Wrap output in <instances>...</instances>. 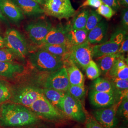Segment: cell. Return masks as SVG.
Instances as JSON below:
<instances>
[{
	"mask_svg": "<svg viewBox=\"0 0 128 128\" xmlns=\"http://www.w3.org/2000/svg\"><path fill=\"white\" fill-rule=\"evenodd\" d=\"M16 56L8 48H0V61L12 62Z\"/></svg>",
	"mask_w": 128,
	"mask_h": 128,
	"instance_id": "836d02e7",
	"label": "cell"
},
{
	"mask_svg": "<svg viewBox=\"0 0 128 128\" xmlns=\"http://www.w3.org/2000/svg\"><path fill=\"white\" fill-rule=\"evenodd\" d=\"M42 90L33 87H23L14 96L15 104L29 107L32 104L43 95Z\"/></svg>",
	"mask_w": 128,
	"mask_h": 128,
	"instance_id": "7c38bea8",
	"label": "cell"
},
{
	"mask_svg": "<svg viewBox=\"0 0 128 128\" xmlns=\"http://www.w3.org/2000/svg\"><path fill=\"white\" fill-rule=\"evenodd\" d=\"M43 9L44 14L59 20L69 19L76 12L70 0H46Z\"/></svg>",
	"mask_w": 128,
	"mask_h": 128,
	"instance_id": "277c9868",
	"label": "cell"
},
{
	"mask_svg": "<svg viewBox=\"0 0 128 128\" xmlns=\"http://www.w3.org/2000/svg\"><path fill=\"white\" fill-rule=\"evenodd\" d=\"M108 30V24L102 20L96 26L88 32L87 41L91 44L96 45L105 42Z\"/></svg>",
	"mask_w": 128,
	"mask_h": 128,
	"instance_id": "2e32d148",
	"label": "cell"
},
{
	"mask_svg": "<svg viewBox=\"0 0 128 128\" xmlns=\"http://www.w3.org/2000/svg\"><path fill=\"white\" fill-rule=\"evenodd\" d=\"M18 6L23 14L28 16H37L44 14L40 5L33 0H12Z\"/></svg>",
	"mask_w": 128,
	"mask_h": 128,
	"instance_id": "e0dca14e",
	"label": "cell"
},
{
	"mask_svg": "<svg viewBox=\"0 0 128 128\" xmlns=\"http://www.w3.org/2000/svg\"><path fill=\"white\" fill-rule=\"evenodd\" d=\"M52 27L50 20L40 19L28 24L25 30L30 40L34 44L40 46Z\"/></svg>",
	"mask_w": 128,
	"mask_h": 128,
	"instance_id": "52a82bcc",
	"label": "cell"
},
{
	"mask_svg": "<svg viewBox=\"0 0 128 128\" xmlns=\"http://www.w3.org/2000/svg\"><path fill=\"white\" fill-rule=\"evenodd\" d=\"M96 12L101 16L104 17L107 20H110L115 14V12L110 6L103 3L97 8Z\"/></svg>",
	"mask_w": 128,
	"mask_h": 128,
	"instance_id": "f546056e",
	"label": "cell"
},
{
	"mask_svg": "<svg viewBox=\"0 0 128 128\" xmlns=\"http://www.w3.org/2000/svg\"><path fill=\"white\" fill-rule=\"evenodd\" d=\"M60 110L70 118L80 122L86 120V115L79 100L72 96L68 91L61 101Z\"/></svg>",
	"mask_w": 128,
	"mask_h": 128,
	"instance_id": "8992f818",
	"label": "cell"
},
{
	"mask_svg": "<svg viewBox=\"0 0 128 128\" xmlns=\"http://www.w3.org/2000/svg\"><path fill=\"white\" fill-rule=\"evenodd\" d=\"M66 35L69 44L72 46L82 44L87 41L88 32L86 29H73L71 24L66 25Z\"/></svg>",
	"mask_w": 128,
	"mask_h": 128,
	"instance_id": "d6986e66",
	"label": "cell"
},
{
	"mask_svg": "<svg viewBox=\"0 0 128 128\" xmlns=\"http://www.w3.org/2000/svg\"><path fill=\"white\" fill-rule=\"evenodd\" d=\"M10 97L11 93L8 86L0 81V104L9 100Z\"/></svg>",
	"mask_w": 128,
	"mask_h": 128,
	"instance_id": "1f68e13d",
	"label": "cell"
},
{
	"mask_svg": "<svg viewBox=\"0 0 128 128\" xmlns=\"http://www.w3.org/2000/svg\"><path fill=\"white\" fill-rule=\"evenodd\" d=\"M119 2L120 6L128 7V0H119Z\"/></svg>",
	"mask_w": 128,
	"mask_h": 128,
	"instance_id": "ab89813d",
	"label": "cell"
},
{
	"mask_svg": "<svg viewBox=\"0 0 128 128\" xmlns=\"http://www.w3.org/2000/svg\"><path fill=\"white\" fill-rule=\"evenodd\" d=\"M0 20H6V18H5L4 16L3 15V14L1 12L0 10Z\"/></svg>",
	"mask_w": 128,
	"mask_h": 128,
	"instance_id": "7bdbcfd3",
	"label": "cell"
},
{
	"mask_svg": "<svg viewBox=\"0 0 128 128\" xmlns=\"http://www.w3.org/2000/svg\"><path fill=\"white\" fill-rule=\"evenodd\" d=\"M42 49L48 52L53 55L63 58L69 54L71 48L66 45L43 44L40 45Z\"/></svg>",
	"mask_w": 128,
	"mask_h": 128,
	"instance_id": "7402d4cb",
	"label": "cell"
},
{
	"mask_svg": "<svg viewBox=\"0 0 128 128\" xmlns=\"http://www.w3.org/2000/svg\"><path fill=\"white\" fill-rule=\"evenodd\" d=\"M68 92L74 98L80 101L86 95V89L84 86L70 84Z\"/></svg>",
	"mask_w": 128,
	"mask_h": 128,
	"instance_id": "f1b7e54d",
	"label": "cell"
},
{
	"mask_svg": "<svg viewBox=\"0 0 128 128\" xmlns=\"http://www.w3.org/2000/svg\"><path fill=\"white\" fill-rule=\"evenodd\" d=\"M89 11L87 9H83L74 16L72 24H71V27L73 29H85Z\"/></svg>",
	"mask_w": 128,
	"mask_h": 128,
	"instance_id": "d4e9b609",
	"label": "cell"
},
{
	"mask_svg": "<svg viewBox=\"0 0 128 128\" xmlns=\"http://www.w3.org/2000/svg\"><path fill=\"white\" fill-rule=\"evenodd\" d=\"M28 108L37 114L48 119L55 120L61 119L63 117L60 111L51 104L44 94L35 101Z\"/></svg>",
	"mask_w": 128,
	"mask_h": 128,
	"instance_id": "9c48e42d",
	"label": "cell"
},
{
	"mask_svg": "<svg viewBox=\"0 0 128 128\" xmlns=\"http://www.w3.org/2000/svg\"><path fill=\"white\" fill-rule=\"evenodd\" d=\"M87 78L94 80L99 78L101 74V71L96 62L92 60L85 69Z\"/></svg>",
	"mask_w": 128,
	"mask_h": 128,
	"instance_id": "83f0119b",
	"label": "cell"
},
{
	"mask_svg": "<svg viewBox=\"0 0 128 128\" xmlns=\"http://www.w3.org/2000/svg\"><path fill=\"white\" fill-rule=\"evenodd\" d=\"M0 10L5 16L15 23L24 19L22 10L12 0H0Z\"/></svg>",
	"mask_w": 128,
	"mask_h": 128,
	"instance_id": "9a60e30c",
	"label": "cell"
},
{
	"mask_svg": "<svg viewBox=\"0 0 128 128\" xmlns=\"http://www.w3.org/2000/svg\"><path fill=\"white\" fill-rule=\"evenodd\" d=\"M85 121L86 128H104L96 120V119L91 116H86Z\"/></svg>",
	"mask_w": 128,
	"mask_h": 128,
	"instance_id": "e575fe53",
	"label": "cell"
},
{
	"mask_svg": "<svg viewBox=\"0 0 128 128\" xmlns=\"http://www.w3.org/2000/svg\"><path fill=\"white\" fill-rule=\"evenodd\" d=\"M29 60L32 66L41 72L53 73L64 66L62 57L40 48L30 54Z\"/></svg>",
	"mask_w": 128,
	"mask_h": 128,
	"instance_id": "7a4b0ae2",
	"label": "cell"
},
{
	"mask_svg": "<svg viewBox=\"0 0 128 128\" xmlns=\"http://www.w3.org/2000/svg\"><path fill=\"white\" fill-rule=\"evenodd\" d=\"M112 78V84L119 94L122 95L123 98L124 97H128V79H121L117 78Z\"/></svg>",
	"mask_w": 128,
	"mask_h": 128,
	"instance_id": "484cf974",
	"label": "cell"
},
{
	"mask_svg": "<svg viewBox=\"0 0 128 128\" xmlns=\"http://www.w3.org/2000/svg\"><path fill=\"white\" fill-rule=\"evenodd\" d=\"M126 33L127 31L122 28L117 29L112 35L109 40L92 46V58H97L105 55L117 53L122 42L126 35Z\"/></svg>",
	"mask_w": 128,
	"mask_h": 128,
	"instance_id": "3957f363",
	"label": "cell"
},
{
	"mask_svg": "<svg viewBox=\"0 0 128 128\" xmlns=\"http://www.w3.org/2000/svg\"><path fill=\"white\" fill-rule=\"evenodd\" d=\"M70 84L66 68L64 67L52 73L47 78L45 87L60 91H68Z\"/></svg>",
	"mask_w": 128,
	"mask_h": 128,
	"instance_id": "8fae6325",
	"label": "cell"
},
{
	"mask_svg": "<svg viewBox=\"0 0 128 128\" xmlns=\"http://www.w3.org/2000/svg\"><path fill=\"white\" fill-rule=\"evenodd\" d=\"M102 20V16L98 14L96 11L93 10H90L85 29L88 32H89L90 30L96 26Z\"/></svg>",
	"mask_w": 128,
	"mask_h": 128,
	"instance_id": "4316f807",
	"label": "cell"
},
{
	"mask_svg": "<svg viewBox=\"0 0 128 128\" xmlns=\"http://www.w3.org/2000/svg\"><path fill=\"white\" fill-rule=\"evenodd\" d=\"M121 23L122 28L127 32L128 30V7H125L121 13Z\"/></svg>",
	"mask_w": 128,
	"mask_h": 128,
	"instance_id": "d590c367",
	"label": "cell"
},
{
	"mask_svg": "<svg viewBox=\"0 0 128 128\" xmlns=\"http://www.w3.org/2000/svg\"><path fill=\"white\" fill-rule=\"evenodd\" d=\"M128 51V36L126 35L124 38V40L122 42L118 52H117L120 55H124Z\"/></svg>",
	"mask_w": 128,
	"mask_h": 128,
	"instance_id": "f35d334b",
	"label": "cell"
},
{
	"mask_svg": "<svg viewBox=\"0 0 128 128\" xmlns=\"http://www.w3.org/2000/svg\"><path fill=\"white\" fill-rule=\"evenodd\" d=\"M89 99L91 104L96 107L105 108L115 104L116 96L114 92H100L91 90Z\"/></svg>",
	"mask_w": 128,
	"mask_h": 128,
	"instance_id": "5bb4252c",
	"label": "cell"
},
{
	"mask_svg": "<svg viewBox=\"0 0 128 128\" xmlns=\"http://www.w3.org/2000/svg\"><path fill=\"white\" fill-rule=\"evenodd\" d=\"M42 92L52 105L56 108H60V102L64 97L66 92L46 88L42 90Z\"/></svg>",
	"mask_w": 128,
	"mask_h": 128,
	"instance_id": "603a6c76",
	"label": "cell"
},
{
	"mask_svg": "<svg viewBox=\"0 0 128 128\" xmlns=\"http://www.w3.org/2000/svg\"><path fill=\"white\" fill-rule=\"evenodd\" d=\"M24 71L23 66L11 62L0 61V76L5 78H12Z\"/></svg>",
	"mask_w": 128,
	"mask_h": 128,
	"instance_id": "ffe728a7",
	"label": "cell"
},
{
	"mask_svg": "<svg viewBox=\"0 0 128 128\" xmlns=\"http://www.w3.org/2000/svg\"><path fill=\"white\" fill-rule=\"evenodd\" d=\"M120 128H128L127 127H120Z\"/></svg>",
	"mask_w": 128,
	"mask_h": 128,
	"instance_id": "ee69618b",
	"label": "cell"
},
{
	"mask_svg": "<svg viewBox=\"0 0 128 128\" xmlns=\"http://www.w3.org/2000/svg\"><path fill=\"white\" fill-rule=\"evenodd\" d=\"M5 48L9 49L14 55L24 59L28 53L27 43L23 35L16 29L9 28L5 34Z\"/></svg>",
	"mask_w": 128,
	"mask_h": 128,
	"instance_id": "5b68a950",
	"label": "cell"
},
{
	"mask_svg": "<svg viewBox=\"0 0 128 128\" xmlns=\"http://www.w3.org/2000/svg\"><path fill=\"white\" fill-rule=\"evenodd\" d=\"M120 102L109 106V108L94 112V118L104 128H114L116 126L118 122L117 110Z\"/></svg>",
	"mask_w": 128,
	"mask_h": 128,
	"instance_id": "30bf717a",
	"label": "cell"
},
{
	"mask_svg": "<svg viewBox=\"0 0 128 128\" xmlns=\"http://www.w3.org/2000/svg\"><path fill=\"white\" fill-rule=\"evenodd\" d=\"M5 48V45L4 38L0 36V48Z\"/></svg>",
	"mask_w": 128,
	"mask_h": 128,
	"instance_id": "60d3db41",
	"label": "cell"
},
{
	"mask_svg": "<svg viewBox=\"0 0 128 128\" xmlns=\"http://www.w3.org/2000/svg\"><path fill=\"white\" fill-rule=\"evenodd\" d=\"M43 44L66 45L71 48L67 38L66 26L61 25L53 26L44 40Z\"/></svg>",
	"mask_w": 128,
	"mask_h": 128,
	"instance_id": "4fadbf2b",
	"label": "cell"
},
{
	"mask_svg": "<svg viewBox=\"0 0 128 128\" xmlns=\"http://www.w3.org/2000/svg\"><path fill=\"white\" fill-rule=\"evenodd\" d=\"M91 87L92 90L95 91L106 92H114V87L110 81L99 77L94 80Z\"/></svg>",
	"mask_w": 128,
	"mask_h": 128,
	"instance_id": "cb8c5ba5",
	"label": "cell"
},
{
	"mask_svg": "<svg viewBox=\"0 0 128 128\" xmlns=\"http://www.w3.org/2000/svg\"><path fill=\"white\" fill-rule=\"evenodd\" d=\"M34 0L35 2H38V4H40L41 5H43L46 0Z\"/></svg>",
	"mask_w": 128,
	"mask_h": 128,
	"instance_id": "b9f144b4",
	"label": "cell"
},
{
	"mask_svg": "<svg viewBox=\"0 0 128 128\" xmlns=\"http://www.w3.org/2000/svg\"><path fill=\"white\" fill-rule=\"evenodd\" d=\"M92 46L87 41L82 44L72 46L70 51L69 60L78 68L85 70L92 58Z\"/></svg>",
	"mask_w": 128,
	"mask_h": 128,
	"instance_id": "ba28073f",
	"label": "cell"
},
{
	"mask_svg": "<svg viewBox=\"0 0 128 128\" xmlns=\"http://www.w3.org/2000/svg\"><path fill=\"white\" fill-rule=\"evenodd\" d=\"M102 3L101 0H86L80 6V8L90 6L94 8H98Z\"/></svg>",
	"mask_w": 128,
	"mask_h": 128,
	"instance_id": "8d00e7d4",
	"label": "cell"
},
{
	"mask_svg": "<svg viewBox=\"0 0 128 128\" xmlns=\"http://www.w3.org/2000/svg\"><path fill=\"white\" fill-rule=\"evenodd\" d=\"M101 1L103 4L110 6L115 12H117L121 6L119 0H101Z\"/></svg>",
	"mask_w": 128,
	"mask_h": 128,
	"instance_id": "74e56055",
	"label": "cell"
},
{
	"mask_svg": "<svg viewBox=\"0 0 128 128\" xmlns=\"http://www.w3.org/2000/svg\"><path fill=\"white\" fill-rule=\"evenodd\" d=\"M117 114H119L120 116L124 118L126 120L128 118V98L124 97L122 102H120L117 110Z\"/></svg>",
	"mask_w": 128,
	"mask_h": 128,
	"instance_id": "4dcf8cb0",
	"label": "cell"
},
{
	"mask_svg": "<svg viewBox=\"0 0 128 128\" xmlns=\"http://www.w3.org/2000/svg\"><path fill=\"white\" fill-rule=\"evenodd\" d=\"M0 124L4 127H21L34 124L38 118L31 110L17 104L6 103L1 106Z\"/></svg>",
	"mask_w": 128,
	"mask_h": 128,
	"instance_id": "6da1fadb",
	"label": "cell"
},
{
	"mask_svg": "<svg viewBox=\"0 0 128 128\" xmlns=\"http://www.w3.org/2000/svg\"><path fill=\"white\" fill-rule=\"evenodd\" d=\"M120 55L117 53L114 54L105 55L97 58V64L101 72L103 74L108 73L110 69L114 63L115 60Z\"/></svg>",
	"mask_w": 128,
	"mask_h": 128,
	"instance_id": "44dd1931",
	"label": "cell"
},
{
	"mask_svg": "<svg viewBox=\"0 0 128 128\" xmlns=\"http://www.w3.org/2000/svg\"><path fill=\"white\" fill-rule=\"evenodd\" d=\"M63 63L66 64L64 68L67 71L70 84L84 86V74L78 66L69 60L68 57L63 60Z\"/></svg>",
	"mask_w": 128,
	"mask_h": 128,
	"instance_id": "ac0fdd59",
	"label": "cell"
},
{
	"mask_svg": "<svg viewBox=\"0 0 128 128\" xmlns=\"http://www.w3.org/2000/svg\"><path fill=\"white\" fill-rule=\"evenodd\" d=\"M108 74L112 78L128 79V66H126L122 68L116 70L112 72H109Z\"/></svg>",
	"mask_w": 128,
	"mask_h": 128,
	"instance_id": "d6a6232c",
	"label": "cell"
}]
</instances>
